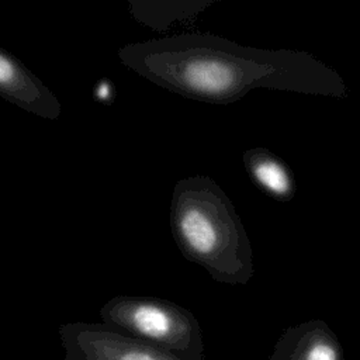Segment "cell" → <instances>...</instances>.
<instances>
[{
    "label": "cell",
    "mask_w": 360,
    "mask_h": 360,
    "mask_svg": "<svg viewBox=\"0 0 360 360\" xmlns=\"http://www.w3.org/2000/svg\"><path fill=\"white\" fill-rule=\"evenodd\" d=\"M120 62L148 82L181 97L231 104L256 89L345 98L342 76L314 55L246 46L207 32L131 42Z\"/></svg>",
    "instance_id": "cell-1"
},
{
    "label": "cell",
    "mask_w": 360,
    "mask_h": 360,
    "mask_svg": "<svg viewBox=\"0 0 360 360\" xmlns=\"http://www.w3.org/2000/svg\"><path fill=\"white\" fill-rule=\"evenodd\" d=\"M169 222L184 259L218 283H249L255 273L252 245L235 205L215 180L200 174L179 180Z\"/></svg>",
    "instance_id": "cell-2"
},
{
    "label": "cell",
    "mask_w": 360,
    "mask_h": 360,
    "mask_svg": "<svg viewBox=\"0 0 360 360\" xmlns=\"http://www.w3.org/2000/svg\"><path fill=\"white\" fill-rule=\"evenodd\" d=\"M101 322L129 338L186 360H204L202 332L187 308L158 297L117 295L100 309Z\"/></svg>",
    "instance_id": "cell-3"
},
{
    "label": "cell",
    "mask_w": 360,
    "mask_h": 360,
    "mask_svg": "<svg viewBox=\"0 0 360 360\" xmlns=\"http://www.w3.org/2000/svg\"><path fill=\"white\" fill-rule=\"evenodd\" d=\"M65 360H186L103 322H69L59 328Z\"/></svg>",
    "instance_id": "cell-4"
},
{
    "label": "cell",
    "mask_w": 360,
    "mask_h": 360,
    "mask_svg": "<svg viewBox=\"0 0 360 360\" xmlns=\"http://www.w3.org/2000/svg\"><path fill=\"white\" fill-rule=\"evenodd\" d=\"M0 97L39 118L58 120L62 103L15 55L0 48Z\"/></svg>",
    "instance_id": "cell-5"
},
{
    "label": "cell",
    "mask_w": 360,
    "mask_h": 360,
    "mask_svg": "<svg viewBox=\"0 0 360 360\" xmlns=\"http://www.w3.org/2000/svg\"><path fill=\"white\" fill-rule=\"evenodd\" d=\"M267 360H345V356L329 325L309 319L284 329Z\"/></svg>",
    "instance_id": "cell-6"
},
{
    "label": "cell",
    "mask_w": 360,
    "mask_h": 360,
    "mask_svg": "<svg viewBox=\"0 0 360 360\" xmlns=\"http://www.w3.org/2000/svg\"><path fill=\"white\" fill-rule=\"evenodd\" d=\"M243 165L252 181L277 201H290L295 195V180L290 167L271 150L256 146L243 153Z\"/></svg>",
    "instance_id": "cell-7"
},
{
    "label": "cell",
    "mask_w": 360,
    "mask_h": 360,
    "mask_svg": "<svg viewBox=\"0 0 360 360\" xmlns=\"http://www.w3.org/2000/svg\"><path fill=\"white\" fill-rule=\"evenodd\" d=\"M212 4L214 0H131L128 7L131 15L145 27H149L155 31H166L177 24L193 21Z\"/></svg>",
    "instance_id": "cell-8"
},
{
    "label": "cell",
    "mask_w": 360,
    "mask_h": 360,
    "mask_svg": "<svg viewBox=\"0 0 360 360\" xmlns=\"http://www.w3.org/2000/svg\"><path fill=\"white\" fill-rule=\"evenodd\" d=\"M93 96L94 98L101 103V104H110L114 96V87L111 84V82L108 79H103L100 80L93 90Z\"/></svg>",
    "instance_id": "cell-9"
}]
</instances>
